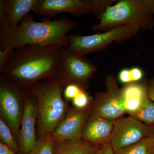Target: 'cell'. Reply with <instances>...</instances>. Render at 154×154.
<instances>
[{
	"label": "cell",
	"mask_w": 154,
	"mask_h": 154,
	"mask_svg": "<svg viewBox=\"0 0 154 154\" xmlns=\"http://www.w3.org/2000/svg\"><path fill=\"white\" fill-rule=\"evenodd\" d=\"M147 88L149 98L154 102V77L147 80Z\"/></svg>",
	"instance_id": "26"
},
{
	"label": "cell",
	"mask_w": 154,
	"mask_h": 154,
	"mask_svg": "<svg viewBox=\"0 0 154 154\" xmlns=\"http://www.w3.org/2000/svg\"><path fill=\"white\" fill-rule=\"evenodd\" d=\"M149 12L154 16V0H142Z\"/></svg>",
	"instance_id": "27"
},
{
	"label": "cell",
	"mask_w": 154,
	"mask_h": 154,
	"mask_svg": "<svg viewBox=\"0 0 154 154\" xmlns=\"http://www.w3.org/2000/svg\"><path fill=\"white\" fill-rule=\"evenodd\" d=\"M106 91L97 92L91 104V111L103 118L115 120L126 113L122 90L113 74L105 78Z\"/></svg>",
	"instance_id": "8"
},
{
	"label": "cell",
	"mask_w": 154,
	"mask_h": 154,
	"mask_svg": "<svg viewBox=\"0 0 154 154\" xmlns=\"http://www.w3.org/2000/svg\"><path fill=\"white\" fill-rule=\"evenodd\" d=\"M144 77L143 70L139 67L122 69L118 74V81L124 85L139 82Z\"/></svg>",
	"instance_id": "20"
},
{
	"label": "cell",
	"mask_w": 154,
	"mask_h": 154,
	"mask_svg": "<svg viewBox=\"0 0 154 154\" xmlns=\"http://www.w3.org/2000/svg\"><path fill=\"white\" fill-rule=\"evenodd\" d=\"M0 139L1 142L16 153L19 151V144L8 125L0 118Z\"/></svg>",
	"instance_id": "19"
},
{
	"label": "cell",
	"mask_w": 154,
	"mask_h": 154,
	"mask_svg": "<svg viewBox=\"0 0 154 154\" xmlns=\"http://www.w3.org/2000/svg\"><path fill=\"white\" fill-rule=\"evenodd\" d=\"M140 29L136 26L126 25L113 30L88 36L69 35V52L85 57L90 53L101 51L113 42H121L133 37Z\"/></svg>",
	"instance_id": "5"
},
{
	"label": "cell",
	"mask_w": 154,
	"mask_h": 154,
	"mask_svg": "<svg viewBox=\"0 0 154 154\" xmlns=\"http://www.w3.org/2000/svg\"><path fill=\"white\" fill-rule=\"evenodd\" d=\"M149 136V137L152 140L154 143V125H148Z\"/></svg>",
	"instance_id": "29"
},
{
	"label": "cell",
	"mask_w": 154,
	"mask_h": 154,
	"mask_svg": "<svg viewBox=\"0 0 154 154\" xmlns=\"http://www.w3.org/2000/svg\"><path fill=\"white\" fill-rule=\"evenodd\" d=\"M91 104L83 108L69 107L66 116L51 134L55 141L82 140L83 129L91 113Z\"/></svg>",
	"instance_id": "12"
},
{
	"label": "cell",
	"mask_w": 154,
	"mask_h": 154,
	"mask_svg": "<svg viewBox=\"0 0 154 154\" xmlns=\"http://www.w3.org/2000/svg\"><path fill=\"white\" fill-rule=\"evenodd\" d=\"M95 154H114V151L109 142L103 145L98 146Z\"/></svg>",
	"instance_id": "25"
},
{
	"label": "cell",
	"mask_w": 154,
	"mask_h": 154,
	"mask_svg": "<svg viewBox=\"0 0 154 154\" xmlns=\"http://www.w3.org/2000/svg\"><path fill=\"white\" fill-rule=\"evenodd\" d=\"M22 88L24 107L18 142L19 151L28 154L37 141L36 125L38 117V104L36 97L28 88Z\"/></svg>",
	"instance_id": "11"
},
{
	"label": "cell",
	"mask_w": 154,
	"mask_h": 154,
	"mask_svg": "<svg viewBox=\"0 0 154 154\" xmlns=\"http://www.w3.org/2000/svg\"><path fill=\"white\" fill-rule=\"evenodd\" d=\"M149 154H154V143Z\"/></svg>",
	"instance_id": "30"
},
{
	"label": "cell",
	"mask_w": 154,
	"mask_h": 154,
	"mask_svg": "<svg viewBox=\"0 0 154 154\" xmlns=\"http://www.w3.org/2000/svg\"><path fill=\"white\" fill-rule=\"evenodd\" d=\"M83 88H80L77 85H69L65 88L63 92V98L67 101L72 100L74 99L82 90Z\"/></svg>",
	"instance_id": "23"
},
{
	"label": "cell",
	"mask_w": 154,
	"mask_h": 154,
	"mask_svg": "<svg viewBox=\"0 0 154 154\" xmlns=\"http://www.w3.org/2000/svg\"><path fill=\"white\" fill-rule=\"evenodd\" d=\"M24 107L22 87L2 74L0 75L1 117L11 128L17 142Z\"/></svg>",
	"instance_id": "7"
},
{
	"label": "cell",
	"mask_w": 154,
	"mask_h": 154,
	"mask_svg": "<svg viewBox=\"0 0 154 154\" xmlns=\"http://www.w3.org/2000/svg\"><path fill=\"white\" fill-rule=\"evenodd\" d=\"M37 0H1L0 30L17 28Z\"/></svg>",
	"instance_id": "14"
},
{
	"label": "cell",
	"mask_w": 154,
	"mask_h": 154,
	"mask_svg": "<svg viewBox=\"0 0 154 154\" xmlns=\"http://www.w3.org/2000/svg\"><path fill=\"white\" fill-rule=\"evenodd\" d=\"M115 120H109L91 111L82 134L86 143L98 147L109 142Z\"/></svg>",
	"instance_id": "13"
},
{
	"label": "cell",
	"mask_w": 154,
	"mask_h": 154,
	"mask_svg": "<svg viewBox=\"0 0 154 154\" xmlns=\"http://www.w3.org/2000/svg\"><path fill=\"white\" fill-rule=\"evenodd\" d=\"M65 88L59 78L43 80L28 88L38 104L37 140L51 134L66 116L70 107L63 98Z\"/></svg>",
	"instance_id": "3"
},
{
	"label": "cell",
	"mask_w": 154,
	"mask_h": 154,
	"mask_svg": "<svg viewBox=\"0 0 154 154\" xmlns=\"http://www.w3.org/2000/svg\"><path fill=\"white\" fill-rule=\"evenodd\" d=\"M116 0H37L32 11L42 16L55 17L61 13L74 16L93 14L99 19L107 7Z\"/></svg>",
	"instance_id": "6"
},
{
	"label": "cell",
	"mask_w": 154,
	"mask_h": 154,
	"mask_svg": "<svg viewBox=\"0 0 154 154\" xmlns=\"http://www.w3.org/2000/svg\"><path fill=\"white\" fill-rule=\"evenodd\" d=\"M0 154H17L5 145L0 142Z\"/></svg>",
	"instance_id": "28"
},
{
	"label": "cell",
	"mask_w": 154,
	"mask_h": 154,
	"mask_svg": "<svg viewBox=\"0 0 154 154\" xmlns=\"http://www.w3.org/2000/svg\"><path fill=\"white\" fill-rule=\"evenodd\" d=\"M97 66L85 57L69 52L63 48L61 52V68L59 79L66 87L69 85H77L88 89L90 80L97 71Z\"/></svg>",
	"instance_id": "9"
},
{
	"label": "cell",
	"mask_w": 154,
	"mask_h": 154,
	"mask_svg": "<svg viewBox=\"0 0 154 154\" xmlns=\"http://www.w3.org/2000/svg\"><path fill=\"white\" fill-rule=\"evenodd\" d=\"M63 48L55 45H27L15 48L0 72L22 87L60 75Z\"/></svg>",
	"instance_id": "1"
},
{
	"label": "cell",
	"mask_w": 154,
	"mask_h": 154,
	"mask_svg": "<svg viewBox=\"0 0 154 154\" xmlns=\"http://www.w3.org/2000/svg\"><path fill=\"white\" fill-rule=\"evenodd\" d=\"M99 19V23L91 27L94 31L107 32L126 25L147 30L154 26L153 16L142 0L118 1L107 7Z\"/></svg>",
	"instance_id": "4"
},
{
	"label": "cell",
	"mask_w": 154,
	"mask_h": 154,
	"mask_svg": "<svg viewBox=\"0 0 154 154\" xmlns=\"http://www.w3.org/2000/svg\"><path fill=\"white\" fill-rule=\"evenodd\" d=\"M15 49L7 48L4 50H0V69L2 68L14 54Z\"/></svg>",
	"instance_id": "24"
},
{
	"label": "cell",
	"mask_w": 154,
	"mask_h": 154,
	"mask_svg": "<svg viewBox=\"0 0 154 154\" xmlns=\"http://www.w3.org/2000/svg\"><path fill=\"white\" fill-rule=\"evenodd\" d=\"M76 23L66 17L37 22L29 13L17 28L0 30V50L15 49L27 45H55L67 48V35Z\"/></svg>",
	"instance_id": "2"
},
{
	"label": "cell",
	"mask_w": 154,
	"mask_h": 154,
	"mask_svg": "<svg viewBox=\"0 0 154 154\" xmlns=\"http://www.w3.org/2000/svg\"><path fill=\"white\" fill-rule=\"evenodd\" d=\"M98 147L90 145L82 140L62 142L55 141L54 154H95Z\"/></svg>",
	"instance_id": "16"
},
{
	"label": "cell",
	"mask_w": 154,
	"mask_h": 154,
	"mask_svg": "<svg viewBox=\"0 0 154 154\" xmlns=\"http://www.w3.org/2000/svg\"><path fill=\"white\" fill-rule=\"evenodd\" d=\"M93 98H91L83 89L72 100V104L75 107L83 108L88 107L91 104Z\"/></svg>",
	"instance_id": "22"
},
{
	"label": "cell",
	"mask_w": 154,
	"mask_h": 154,
	"mask_svg": "<svg viewBox=\"0 0 154 154\" xmlns=\"http://www.w3.org/2000/svg\"><path fill=\"white\" fill-rule=\"evenodd\" d=\"M153 143L149 137L145 138L137 143L114 152V154H149Z\"/></svg>",
	"instance_id": "18"
},
{
	"label": "cell",
	"mask_w": 154,
	"mask_h": 154,
	"mask_svg": "<svg viewBox=\"0 0 154 154\" xmlns=\"http://www.w3.org/2000/svg\"><path fill=\"white\" fill-rule=\"evenodd\" d=\"M54 142L51 134L39 137L28 154H54Z\"/></svg>",
	"instance_id": "21"
},
{
	"label": "cell",
	"mask_w": 154,
	"mask_h": 154,
	"mask_svg": "<svg viewBox=\"0 0 154 154\" xmlns=\"http://www.w3.org/2000/svg\"><path fill=\"white\" fill-rule=\"evenodd\" d=\"M147 80L124 85L122 88L126 113H133L140 107L149 97L147 88Z\"/></svg>",
	"instance_id": "15"
},
{
	"label": "cell",
	"mask_w": 154,
	"mask_h": 154,
	"mask_svg": "<svg viewBox=\"0 0 154 154\" xmlns=\"http://www.w3.org/2000/svg\"><path fill=\"white\" fill-rule=\"evenodd\" d=\"M128 114L147 125H153L154 102L148 97L136 111Z\"/></svg>",
	"instance_id": "17"
},
{
	"label": "cell",
	"mask_w": 154,
	"mask_h": 154,
	"mask_svg": "<svg viewBox=\"0 0 154 154\" xmlns=\"http://www.w3.org/2000/svg\"><path fill=\"white\" fill-rule=\"evenodd\" d=\"M148 125L133 116H123L114 122L112 135L109 141L114 152L137 143L149 137Z\"/></svg>",
	"instance_id": "10"
}]
</instances>
